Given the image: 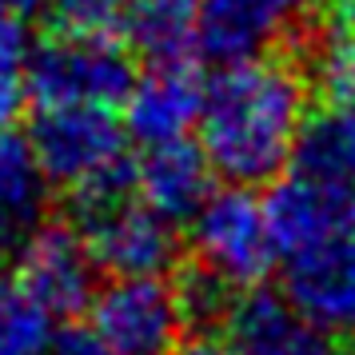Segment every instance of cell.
<instances>
[{
	"mask_svg": "<svg viewBox=\"0 0 355 355\" xmlns=\"http://www.w3.org/2000/svg\"><path fill=\"white\" fill-rule=\"evenodd\" d=\"M307 124V80L284 56H248L204 84L200 148L216 176L240 188L284 176Z\"/></svg>",
	"mask_w": 355,
	"mask_h": 355,
	"instance_id": "cell-1",
	"label": "cell"
},
{
	"mask_svg": "<svg viewBox=\"0 0 355 355\" xmlns=\"http://www.w3.org/2000/svg\"><path fill=\"white\" fill-rule=\"evenodd\" d=\"M28 148L44 180L64 188L76 204L132 188L128 128L112 108H40Z\"/></svg>",
	"mask_w": 355,
	"mask_h": 355,
	"instance_id": "cell-2",
	"label": "cell"
},
{
	"mask_svg": "<svg viewBox=\"0 0 355 355\" xmlns=\"http://www.w3.org/2000/svg\"><path fill=\"white\" fill-rule=\"evenodd\" d=\"M132 80V49L108 28L60 24V33L44 36L28 52L24 68V92L36 108H116Z\"/></svg>",
	"mask_w": 355,
	"mask_h": 355,
	"instance_id": "cell-3",
	"label": "cell"
},
{
	"mask_svg": "<svg viewBox=\"0 0 355 355\" xmlns=\"http://www.w3.org/2000/svg\"><path fill=\"white\" fill-rule=\"evenodd\" d=\"M80 208V240L96 272L116 275H164L176 263L180 240L176 224L152 211L140 196L116 192L100 200H84Z\"/></svg>",
	"mask_w": 355,
	"mask_h": 355,
	"instance_id": "cell-4",
	"label": "cell"
},
{
	"mask_svg": "<svg viewBox=\"0 0 355 355\" xmlns=\"http://www.w3.org/2000/svg\"><path fill=\"white\" fill-rule=\"evenodd\" d=\"M188 224L200 268L220 275L227 288H256L275 268L279 248L272 240L263 200L240 184L227 192H211Z\"/></svg>",
	"mask_w": 355,
	"mask_h": 355,
	"instance_id": "cell-5",
	"label": "cell"
},
{
	"mask_svg": "<svg viewBox=\"0 0 355 355\" xmlns=\"http://www.w3.org/2000/svg\"><path fill=\"white\" fill-rule=\"evenodd\" d=\"M92 331L116 355H176L184 347V304L164 275H116L92 295Z\"/></svg>",
	"mask_w": 355,
	"mask_h": 355,
	"instance_id": "cell-6",
	"label": "cell"
},
{
	"mask_svg": "<svg viewBox=\"0 0 355 355\" xmlns=\"http://www.w3.org/2000/svg\"><path fill=\"white\" fill-rule=\"evenodd\" d=\"M263 211L279 256L295 259L355 224V196L336 188L331 180L295 168L291 176H279L272 184V192L263 196Z\"/></svg>",
	"mask_w": 355,
	"mask_h": 355,
	"instance_id": "cell-7",
	"label": "cell"
},
{
	"mask_svg": "<svg viewBox=\"0 0 355 355\" xmlns=\"http://www.w3.org/2000/svg\"><path fill=\"white\" fill-rule=\"evenodd\" d=\"M17 275L52 315H76L96 295V263L80 232L49 220L17 248Z\"/></svg>",
	"mask_w": 355,
	"mask_h": 355,
	"instance_id": "cell-8",
	"label": "cell"
},
{
	"mask_svg": "<svg viewBox=\"0 0 355 355\" xmlns=\"http://www.w3.org/2000/svg\"><path fill=\"white\" fill-rule=\"evenodd\" d=\"M315 0H200L196 49L232 64L268 52L311 12Z\"/></svg>",
	"mask_w": 355,
	"mask_h": 355,
	"instance_id": "cell-9",
	"label": "cell"
},
{
	"mask_svg": "<svg viewBox=\"0 0 355 355\" xmlns=\"http://www.w3.org/2000/svg\"><path fill=\"white\" fill-rule=\"evenodd\" d=\"M288 295L327 336L355 339V224L323 248L291 259Z\"/></svg>",
	"mask_w": 355,
	"mask_h": 355,
	"instance_id": "cell-10",
	"label": "cell"
},
{
	"mask_svg": "<svg viewBox=\"0 0 355 355\" xmlns=\"http://www.w3.org/2000/svg\"><path fill=\"white\" fill-rule=\"evenodd\" d=\"M204 80L188 60H164L136 76L124 96V128L140 144H168L184 140L200 120Z\"/></svg>",
	"mask_w": 355,
	"mask_h": 355,
	"instance_id": "cell-11",
	"label": "cell"
},
{
	"mask_svg": "<svg viewBox=\"0 0 355 355\" xmlns=\"http://www.w3.org/2000/svg\"><path fill=\"white\" fill-rule=\"evenodd\" d=\"M227 339L243 355H336L331 336L315 320H307L291 295H275L268 288H243L224 311Z\"/></svg>",
	"mask_w": 355,
	"mask_h": 355,
	"instance_id": "cell-12",
	"label": "cell"
},
{
	"mask_svg": "<svg viewBox=\"0 0 355 355\" xmlns=\"http://www.w3.org/2000/svg\"><path fill=\"white\" fill-rule=\"evenodd\" d=\"M132 188L152 211H160L172 224H188L204 200L216 192V172L200 144L168 140V144H148L140 164H132Z\"/></svg>",
	"mask_w": 355,
	"mask_h": 355,
	"instance_id": "cell-13",
	"label": "cell"
},
{
	"mask_svg": "<svg viewBox=\"0 0 355 355\" xmlns=\"http://www.w3.org/2000/svg\"><path fill=\"white\" fill-rule=\"evenodd\" d=\"M49 188L28 136L0 128V256H17L20 243L44 224Z\"/></svg>",
	"mask_w": 355,
	"mask_h": 355,
	"instance_id": "cell-14",
	"label": "cell"
},
{
	"mask_svg": "<svg viewBox=\"0 0 355 355\" xmlns=\"http://www.w3.org/2000/svg\"><path fill=\"white\" fill-rule=\"evenodd\" d=\"M124 44L152 64L188 60L196 49L200 0H128L124 4Z\"/></svg>",
	"mask_w": 355,
	"mask_h": 355,
	"instance_id": "cell-15",
	"label": "cell"
},
{
	"mask_svg": "<svg viewBox=\"0 0 355 355\" xmlns=\"http://www.w3.org/2000/svg\"><path fill=\"white\" fill-rule=\"evenodd\" d=\"M291 160L295 168L331 180L336 188L355 196V104L352 108L327 104L320 116H311L300 132Z\"/></svg>",
	"mask_w": 355,
	"mask_h": 355,
	"instance_id": "cell-16",
	"label": "cell"
},
{
	"mask_svg": "<svg viewBox=\"0 0 355 355\" xmlns=\"http://www.w3.org/2000/svg\"><path fill=\"white\" fill-rule=\"evenodd\" d=\"M52 315L17 272H0V355H44L52 347Z\"/></svg>",
	"mask_w": 355,
	"mask_h": 355,
	"instance_id": "cell-17",
	"label": "cell"
},
{
	"mask_svg": "<svg viewBox=\"0 0 355 355\" xmlns=\"http://www.w3.org/2000/svg\"><path fill=\"white\" fill-rule=\"evenodd\" d=\"M311 80L323 92L327 104L352 108L355 104V28L352 24H331L327 36L315 49L311 60Z\"/></svg>",
	"mask_w": 355,
	"mask_h": 355,
	"instance_id": "cell-18",
	"label": "cell"
},
{
	"mask_svg": "<svg viewBox=\"0 0 355 355\" xmlns=\"http://www.w3.org/2000/svg\"><path fill=\"white\" fill-rule=\"evenodd\" d=\"M28 28L24 17L0 4V128H8V120L24 104V68H28Z\"/></svg>",
	"mask_w": 355,
	"mask_h": 355,
	"instance_id": "cell-19",
	"label": "cell"
},
{
	"mask_svg": "<svg viewBox=\"0 0 355 355\" xmlns=\"http://www.w3.org/2000/svg\"><path fill=\"white\" fill-rule=\"evenodd\" d=\"M44 4L68 28H108L128 0H44Z\"/></svg>",
	"mask_w": 355,
	"mask_h": 355,
	"instance_id": "cell-20",
	"label": "cell"
},
{
	"mask_svg": "<svg viewBox=\"0 0 355 355\" xmlns=\"http://www.w3.org/2000/svg\"><path fill=\"white\" fill-rule=\"evenodd\" d=\"M56 355H116L92 327H72L68 336L56 339Z\"/></svg>",
	"mask_w": 355,
	"mask_h": 355,
	"instance_id": "cell-21",
	"label": "cell"
},
{
	"mask_svg": "<svg viewBox=\"0 0 355 355\" xmlns=\"http://www.w3.org/2000/svg\"><path fill=\"white\" fill-rule=\"evenodd\" d=\"M176 355H243L232 339H216V336H204L196 339V343H184Z\"/></svg>",
	"mask_w": 355,
	"mask_h": 355,
	"instance_id": "cell-22",
	"label": "cell"
},
{
	"mask_svg": "<svg viewBox=\"0 0 355 355\" xmlns=\"http://www.w3.org/2000/svg\"><path fill=\"white\" fill-rule=\"evenodd\" d=\"M331 24H352L355 28V0H327Z\"/></svg>",
	"mask_w": 355,
	"mask_h": 355,
	"instance_id": "cell-23",
	"label": "cell"
},
{
	"mask_svg": "<svg viewBox=\"0 0 355 355\" xmlns=\"http://www.w3.org/2000/svg\"><path fill=\"white\" fill-rule=\"evenodd\" d=\"M0 4H4V8H12V12H20V17H24V12H33V8L40 4V0H0Z\"/></svg>",
	"mask_w": 355,
	"mask_h": 355,
	"instance_id": "cell-24",
	"label": "cell"
},
{
	"mask_svg": "<svg viewBox=\"0 0 355 355\" xmlns=\"http://www.w3.org/2000/svg\"><path fill=\"white\" fill-rule=\"evenodd\" d=\"M343 355H355V352H343Z\"/></svg>",
	"mask_w": 355,
	"mask_h": 355,
	"instance_id": "cell-25",
	"label": "cell"
}]
</instances>
